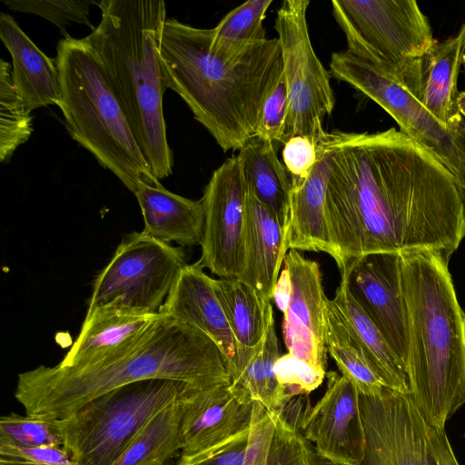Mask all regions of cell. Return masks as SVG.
I'll return each instance as SVG.
<instances>
[{
  "label": "cell",
  "mask_w": 465,
  "mask_h": 465,
  "mask_svg": "<svg viewBox=\"0 0 465 465\" xmlns=\"http://www.w3.org/2000/svg\"><path fill=\"white\" fill-rule=\"evenodd\" d=\"M330 144L324 219L340 270L369 253L437 250L450 257L458 249L460 195L436 154L394 127L334 131Z\"/></svg>",
  "instance_id": "cell-1"
},
{
  "label": "cell",
  "mask_w": 465,
  "mask_h": 465,
  "mask_svg": "<svg viewBox=\"0 0 465 465\" xmlns=\"http://www.w3.org/2000/svg\"><path fill=\"white\" fill-rule=\"evenodd\" d=\"M160 54L167 89L224 151L240 150L255 135L263 102L283 71L278 38L236 42L166 18Z\"/></svg>",
  "instance_id": "cell-2"
},
{
  "label": "cell",
  "mask_w": 465,
  "mask_h": 465,
  "mask_svg": "<svg viewBox=\"0 0 465 465\" xmlns=\"http://www.w3.org/2000/svg\"><path fill=\"white\" fill-rule=\"evenodd\" d=\"M149 379L196 389L230 382L227 361L212 339L159 313L134 341L94 363L40 365L19 373L14 395L27 415L61 420L103 394Z\"/></svg>",
  "instance_id": "cell-3"
},
{
  "label": "cell",
  "mask_w": 465,
  "mask_h": 465,
  "mask_svg": "<svg viewBox=\"0 0 465 465\" xmlns=\"http://www.w3.org/2000/svg\"><path fill=\"white\" fill-rule=\"evenodd\" d=\"M445 252L400 253L410 395L440 429L465 403V313Z\"/></svg>",
  "instance_id": "cell-4"
},
{
  "label": "cell",
  "mask_w": 465,
  "mask_h": 465,
  "mask_svg": "<svg viewBox=\"0 0 465 465\" xmlns=\"http://www.w3.org/2000/svg\"><path fill=\"white\" fill-rule=\"evenodd\" d=\"M99 24L85 36L99 56L132 134L159 182L173 173L163 97L167 89L160 54L163 0H101Z\"/></svg>",
  "instance_id": "cell-5"
},
{
  "label": "cell",
  "mask_w": 465,
  "mask_h": 465,
  "mask_svg": "<svg viewBox=\"0 0 465 465\" xmlns=\"http://www.w3.org/2000/svg\"><path fill=\"white\" fill-rule=\"evenodd\" d=\"M60 107L71 137L133 193L141 183L161 184L143 155L91 44L69 35L56 47Z\"/></svg>",
  "instance_id": "cell-6"
},
{
  "label": "cell",
  "mask_w": 465,
  "mask_h": 465,
  "mask_svg": "<svg viewBox=\"0 0 465 465\" xmlns=\"http://www.w3.org/2000/svg\"><path fill=\"white\" fill-rule=\"evenodd\" d=\"M193 390L200 389L171 379L114 389L56 420L63 448L77 465H110L156 414Z\"/></svg>",
  "instance_id": "cell-7"
},
{
  "label": "cell",
  "mask_w": 465,
  "mask_h": 465,
  "mask_svg": "<svg viewBox=\"0 0 465 465\" xmlns=\"http://www.w3.org/2000/svg\"><path fill=\"white\" fill-rule=\"evenodd\" d=\"M331 9L346 51L404 86L415 74V59L437 42L413 0H333Z\"/></svg>",
  "instance_id": "cell-8"
},
{
  "label": "cell",
  "mask_w": 465,
  "mask_h": 465,
  "mask_svg": "<svg viewBox=\"0 0 465 465\" xmlns=\"http://www.w3.org/2000/svg\"><path fill=\"white\" fill-rule=\"evenodd\" d=\"M364 450L357 465H460L444 429L428 422L410 394L359 393ZM311 465H338L312 449Z\"/></svg>",
  "instance_id": "cell-9"
},
{
  "label": "cell",
  "mask_w": 465,
  "mask_h": 465,
  "mask_svg": "<svg viewBox=\"0 0 465 465\" xmlns=\"http://www.w3.org/2000/svg\"><path fill=\"white\" fill-rule=\"evenodd\" d=\"M185 265L182 248L143 231L128 233L95 277L86 312L112 306L141 314L158 313Z\"/></svg>",
  "instance_id": "cell-10"
},
{
  "label": "cell",
  "mask_w": 465,
  "mask_h": 465,
  "mask_svg": "<svg viewBox=\"0 0 465 465\" xmlns=\"http://www.w3.org/2000/svg\"><path fill=\"white\" fill-rule=\"evenodd\" d=\"M308 0H284L274 28L280 43L288 92V114L282 143L296 135L320 138L322 118L331 114L335 97L330 72L312 45L307 23Z\"/></svg>",
  "instance_id": "cell-11"
},
{
  "label": "cell",
  "mask_w": 465,
  "mask_h": 465,
  "mask_svg": "<svg viewBox=\"0 0 465 465\" xmlns=\"http://www.w3.org/2000/svg\"><path fill=\"white\" fill-rule=\"evenodd\" d=\"M329 65L333 77L378 104L401 132L436 154L452 173L458 187L465 188V144L460 131L445 127L407 88L346 50L332 53Z\"/></svg>",
  "instance_id": "cell-12"
},
{
  "label": "cell",
  "mask_w": 465,
  "mask_h": 465,
  "mask_svg": "<svg viewBox=\"0 0 465 465\" xmlns=\"http://www.w3.org/2000/svg\"><path fill=\"white\" fill-rule=\"evenodd\" d=\"M247 187L237 155L212 174L202 198L204 231L198 263L220 278H237L246 262Z\"/></svg>",
  "instance_id": "cell-13"
},
{
  "label": "cell",
  "mask_w": 465,
  "mask_h": 465,
  "mask_svg": "<svg viewBox=\"0 0 465 465\" xmlns=\"http://www.w3.org/2000/svg\"><path fill=\"white\" fill-rule=\"evenodd\" d=\"M341 281L407 367L408 339L400 253H369L349 261Z\"/></svg>",
  "instance_id": "cell-14"
},
{
  "label": "cell",
  "mask_w": 465,
  "mask_h": 465,
  "mask_svg": "<svg viewBox=\"0 0 465 465\" xmlns=\"http://www.w3.org/2000/svg\"><path fill=\"white\" fill-rule=\"evenodd\" d=\"M292 293L283 312L282 336L288 353L326 370V302L320 264L300 251L289 250L283 259Z\"/></svg>",
  "instance_id": "cell-15"
},
{
  "label": "cell",
  "mask_w": 465,
  "mask_h": 465,
  "mask_svg": "<svg viewBox=\"0 0 465 465\" xmlns=\"http://www.w3.org/2000/svg\"><path fill=\"white\" fill-rule=\"evenodd\" d=\"M326 378V391L309 411L301 433L319 457L338 465H357L365 444L359 392L336 371L327 372Z\"/></svg>",
  "instance_id": "cell-16"
},
{
  "label": "cell",
  "mask_w": 465,
  "mask_h": 465,
  "mask_svg": "<svg viewBox=\"0 0 465 465\" xmlns=\"http://www.w3.org/2000/svg\"><path fill=\"white\" fill-rule=\"evenodd\" d=\"M253 403L240 400L230 382L191 391L182 402L176 465L191 463L249 428Z\"/></svg>",
  "instance_id": "cell-17"
},
{
  "label": "cell",
  "mask_w": 465,
  "mask_h": 465,
  "mask_svg": "<svg viewBox=\"0 0 465 465\" xmlns=\"http://www.w3.org/2000/svg\"><path fill=\"white\" fill-rule=\"evenodd\" d=\"M158 312L203 332L223 352L228 371L234 365L241 347L215 295L213 278L198 262L181 270Z\"/></svg>",
  "instance_id": "cell-18"
},
{
  "label": "cell",
  "mask_w": 465,
  "mask_h": 465,
  "mask_svg": "<svg viewBox=\"0 0 465 465\" xmlns=\"http://www.w3.org/2000/svg\"><path fill=\"white\" fill-rule=\"evenodd\" d=\"M333 161L330 133L321 139V153L310 175L292 183L288 223V249L322 252L332 256L324 219L327 183Z\"/></svg>",
  "instance_id": "cell-19"
},
{
  "label": "cell",
  "mask_w": 465,
  "mask_h": 465,
  "mask_svg": "<svg viewBox=\"0 0 465 465\" xmlns=\"http://www.w3.org/2000/svg\"><path fill=\"white\" fill-rule=\"evenodd\" d=\"M0 38L12 58V81L25 109L32 111L60 101L59 74L54 59L43 53L13 16L0 15Z\"/></svg>",
  "instance_id": "cell-20"
},
{
  "label": "cell",
  "mask_w": 465,
  "mask_h": 465,
  "mask_svg": "<svg viewBox=\"0 0 465 465\" xmlns=\"http://www.w3.org/2000/svg\"><path fill=\"white\" fill-rule=\"evenodd\" d=\"M246 262L239 278L271 302L287 253V230L278 217L247 190Z\"/></svg>",
  "instance_id": "cell-21"
},
{
  "label": "cell",
  "mask_w": 465,
  "mask_h": 465,
  "mask_svg": "<svg viewBox=\"0 0 465 465\" xmlns=\"http://www.w3.org/2000/svg\"><path fill=\"white\" fill-rule=\"evenodd\" d=\"M134 194L142 211L145 234L182 246L201 245L204 231L202 199H189L168 191L162 184L148 183H141Z\"/></svg>",
  "instance_id": "cell-22"
},
{
  "label": "cell",
  "mask_w": 465,
  "mask_h": 465,
  "mask_svg": "<svg viewBox=\"0 0 465 465\" xmlns=\"http://www.w3.org/2000/svg\"><path fill=\"white\" fill-rule=\"evenodd\" d=\"M112 306L86 312L81 331L59 364L80 367L94 363L125 347L157 318Z\"/></svg>",
  "instance_id": "cell-23"
},
{
  "label": "cell",
  "mask_w": 465,
  "mask_h": 465,
  "mask_svg": "<svg viewBox=\"0 0 465 465\" xmlns=\"http://www.w3.org/2000/svg\"><path fill=\"white\" fill-rule=\"evenodd\" d=\"M419 100L445 127L460 133L462 125L458 76L462 64L460 35L436 42L421 57Z\"/></svg>",
  "instance_id": "cell-24"
},
{
  "label": "cell",
  "mask_w": 465,
  "mask_h": 465,
  "mask_svg": "<svg viewBox=\"0 0 465 465\" xmlns=\"http://www.w3.org/2000/svg\"><path fill=\"white\" fill-rule=\"evenodd\" d=\"M279 357L273 320L255 348L240 349L234 365L229 370L232 392L245 402H257L269 411L280 413L289 400L275 374Z\"/></svg>",
  "instance_id": "cell-25"
},
{
  "label": "cell",
  "mask_w": 465,
  "mask_h": 465,
  "mask_svg": "<svg viewBox=\"0 0 465 465\" xmlns=\"http://www.w3.org/2000/svg\"><path fill=\"white\" fill-rule=\"evenodd\" d=\"M332 301L351 336L385 386L392 391L410 394L406 365L394 352L372 320L354 300L344 282L341 281Z\"/></svg>",
  "instance_id": "cell-26"
},
{
  "label": "cell",
  "mask_w": 465,
  "mask_h": 465,
  "mask_svg": "<svg viewBox=\"0 0 465 465\" xmlns=\"http://www.w3.org/2000/svg\"><path fill=\"white\" fill-rule=\"evenodd\" d=\"M237 156L248 192L278 217L288 232L292 183L273 143L254 135Z\"/></svg>",
  "instance_id": "cell-27"
},
{
  "label": "cell",
  "mask_w": 465,
  "mask_h": 465,
  "mask_svg": "<svg viewBox=\"0 0 465 465\" xmlns=\"http://www.w3.org/2000/svg\"><path fill=\"white\" fill-rule=\"evenodd\" d=\"M312 449L278 412L253 403L244 465H311Z\"/></svg>",
  "instance_id": "cell-28"
},
{
  "label": "cell",
  "mask_w": 465,
  "mask_h": 465,
  "mask_svg": "<svg viewBox=\"0 0 465 465\" xmlns=\"http://www.w3.org/2000/svg\"><path fill=\"white\" fill-rule=\"evenodd\" d=\"M213 285L239 346L255 348L273 321L271 302L237 278L213 279Z\"/></svg>",
  "instance_id": "cell-29"
},
{
  "label": "cell",
  "mask_w": 465,
  "mask_h": 465,
  "mask_svg": "<svg viewBox=\"0 0 465 465\" xmlns=\"http://www.w3.org/2000/svg\"><path fill=\"white\" fill-rule=\"evenodd\" d=\"M326 348L341 374L364 396L377 397L387 388L351 336L332 299L326 302Z\"/></svg>",
  "instance_id": "cell-30"
},
{
  "label": "cell",
  "mask_w": 465,
  "mask_h": 465,
  "mask_svg": "<svg viewBox=\"0 0 465 465\" xmlns=\"http://www.w3.org/2000/svg\"><path fill=\"white\" fill-rule=\"evenodd\" d=\"M183 399L156 414L110 465H167L181 453L180 422Z\"/></svg>",
  "instance_id": "cell-31"
},
{
  "label": "cell",
  "mask_w": 465,
  "mask_h": 465,
  "mask_svg": "<svg viewBox=\"0 0 465 465\" xmlns=\"http://www.w3.org/2000/svg\"><path fill=\"white\" fill-rule=\"evenodd\" d=\"M12 81V65L0 60V161L7 163L15 151L30 138L33 118Z\"/></svg>",
  "instance_id": "cell-32"
},
{
  "label": "cell",
  "mask_w": 465,
  "mask_h": 465,
  "mask_svg": "<svg viewBox=\"0 0 465 465\" xmlns=\"http://www.w3.org/2000/svg\"><path fill=\"white\" fill-rule=\"evenodd\" d=\"M272 0H248L229 12L213 28L216 38L236 42L266 39L263 20Z\"/></svg>",
  "instance_id": "cell-33"
},
{
  "label": "cell",
  "mask_w": 465,
  "mask_h": 465,
  "mask_svg": "<svg viewBox=\"0 0 465 465\" xmlns=\"http://www.w3.org/2000/svg\"><path fill=\"white\" fill-rule=\"evenodd\" d=\"M11 10L29 13L41 16L55 26L66 36L65 27L72 23L84 25L93 30L94 26L89 20V10L92 5L99 1L92 0H2Z\"/></svg>",
  "instance_id": "cell-34"
},
{
  "label": "cell",
  "mask_w": 465,
  "mask_h": 465,
  "mask_svg": "<svg viewBox=\"0 0 465 465\" xmlns=\"http://www.w3.org/2000/svg\"><path fill=\"white\" fill-rule=\"evenodd\" d=\"M0 436L30 447H63L56 420L11 412L0 418Z\"/></svg>",
  "instance_id": "cell-35"
},
{
  "label": "cell",
  "mask_w": 465,
  "mask_h": 465,
  "mask_svg": "<svg viewBox=\"0 0 465 465\" xmlns=\"http://www.w3.org/2000/svg\"><path fill=\"white\" fill-rule=\"evenodd\" d=\"M326 373V370L288 352L280 356L275 363L277 380L288 400L299 395H309L322 385Z\"/></svg>",
  "instance_id": "cell-36"
},
{
  "label": "cell",
  "mask_w": 465,
  "mask_h": 465,
  "mask_svg": "<svg viewBox=\"0 0 465 465\" xmlns=\"http://www.w3.org/2000/svg\"><path fill=\"white\" fill-rule=\"evenodd\" d=\"M288 92L283 71L265 98L260 113L255 136L271 142H282L288 114Z\"/></svg>",
  "instance_id": "cell-37"
},
{
  "label": "cell",
  "mask_w": 465,
  "mask_h": 465,
  "mask_svg": "<svg viewBox=\"0 0 465 465\" xmlns=\"http://www.w3.org/2000/svg\"><path fill=\"white\" fill-rule=\"evenodd\" d=\"M1 465H77L63 447H30L0 436Z\"/></svg>",
  "instance_id": "cell-38"
},
{
  "label": "cell",
  "mask_w": 465,
  "mask_h": 465,
  "mask_svg": "<svg viewBox=\"0 0 465 465\" xmlns=\"http://www.w3.org/2000/svg\"><path fill=\"white\" fill-rule=\"evenodd\" d=\"M323 135H296L283 143L282 160L292 183H301L310 175L319 159Z\"/></svg>",
  "instance_id": "cell-39"
},
{
  "label": "cell",
  "mask_w": 465,
  "mask_h": 465,
  "mask_svg": "<svg viewBox=\"0 0 465 465\" xmlns=\"http://www.w3.org/2000/svg\"><path fill=\"white\" fill-rule=\"evenodd\" d=\"M249 438L250 427L187 465H244Z\"/></svg>",
  "instance_id": "cell-40"
},
{
  "label": "cell",
  "mask_w": 465,
  "mask_h": 465,
  "mask_svg": "<svg viewBox=\"0 0 465 465\" xmlns=\"http://www.w3.org/2000/svg\"><path fill=\"white\" fill-rule=\"evenodd\" d=\"M292 293V284L288 270L283 267L275 283L272 299L280 311L284 312L288 307Z\"/></svg>",
  "instance_id": "cell-41"
},
{
  "label": "cell",
  "mask_w": 465,
  "mask_h": 465,
  "mask_svg": "<svg viewBox=\"0 0 465 465\" xmlns=\"http://www.w3.org/2000/svg\"><path fill=\"white\" fill-rule=\"evenodd\" d=\"M460 134L465 144V122L462 123L460 128ZM460 195L462 204V223H463V236L465 237V188H458Z\"/></svg>",
  "instance_id": "cell-42"
},
{
  "label": "cell",
  "mask_w": 465,
  "mask_h": 465,
  "mask_svg": "<svg viewBox=\"0 0 465 465\" xmlns=\"http://www.w3.org/2000/svg\"><path fill=\"white\" fill-rule=\"evenodd\" d=\"M459 35L462 44V64L465 66V23L462 25Z\"/></svg>",
  "instance_id": "cell-43"
}]
</instances>
